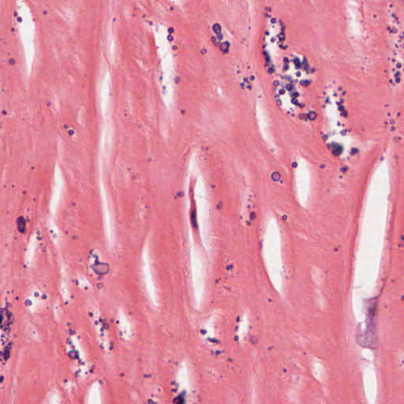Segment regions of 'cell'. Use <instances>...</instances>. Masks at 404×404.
Listing matches in <instances>:
<instances>
[{"label":"cell","mask_w":404,"mask_h":404,"mask_svg":"<svg viewBox=\"0 0 404 404\" xmlns=\"http://www.w3.org/2000/svg\"><path fill=\"white\" fill-rule=\"evenodd\" d=\"M197 223L200 240L204 250L210 254L212 249L211 222H210V206L206 189L203 183H198L194 193Z\"/></svg>","instance_id":"7a4b0ae2"},{"label":"cell","mask_w":404,"mask_h":404,"mask_svg":"<svg viewBox=\"0 0 404 404\" xmlns=\"http://www.w3.org/2000/svg\"><path fill=\"white\" fill-rule=\"evenodd\" d=\"M62 184L57 183L53 190V193L51 197V203H50V210L52 214H55L58 209V206L62 197Z\"/></svg>","instance_id":"8992f818"},{"label":"cell","mask_w":404,"mask_h":404,"mask_svg":"<svg viewBox=\"0 0 404 404\" xmlns=\"http://www.w3.org/2000/svg\"><path fill=\"white\" fill-rule=\"evenodd\" d=\"M284 92H285L284 90H282V91H280V93H282V94H283V93H284Z\"/></svg>","instance_id":"2e32d148"},{"label":"cell","mask_w":404,"mask_h":404,"mask_svg":"<svg viewBox=\"0 0 404 404\" xmlns=\"http://www.w3.org/2000/svg\"><path fill=\"white\" fill-rule=\"evenodd\" d=\"M101 204H102L106 237H107V240L108 242V245L110 246H112L114 243V224H113L112 216H111V210H110L109 204H108L107 196L106 194L104 189L101 190Z\"/></svg>","instance_id":"5b68a950"},{"label":"cell","mask_w":404,"mask_h":404,"mask_svg":"<svg viewBox=\"0 0 404 404\" xmlns=\"http://www.w3.org/2000/svg\"><path fill=\"white\" fill-rule=\"evenodd\" d=\"M213 31L217 34H220V32H221V27H220V25H219V24H215V25H213Z\"/></svg>","instance_id":"8fae6325"},{"label":"cell","mask_w":404,"mask_h":404,"mask_svg":"<svg viewBox=\"0 0 404 404\" xmlns=\"http://www.w3.org/2000/svg\"><path fill=\"white\" fill-rule=\"evenodd\" d=\"M49 227H50V232H51V234L52 236L53 239L55 241L58 240V229H57L56 225L54 223V222L51 221L49 224Z\"/></svg>","instance_id":"9c48e42d"},{"label":"cell","mask_w":404,"mask_h":404,"mask_svg":"<svg viewBox=\"0 0 404 404\" xmlns=\"http://www.w3.org/2000/svg\"><path fill=\"white\" fill-rule=\"evenodd\" d=\"M228 48H229L228 42H225L220 45V49H221L223 51H227V50H228Z\"/></svg>","instance_id":"7c38bea8"},{"label":"cell","mask_w":404,"mask_h":404,"mask_svg":"<svg viewBox=\"0 0 404 404\" xmlns=\"http://www.w3.org/2000/svg\"><path fill=\"white\" fill-rule=\"evenodd\" d=\"M61 293H62V296L64 300L66 302L69 301V299H70V294H69V290L67 288V286L65 282H62L61 284Z\"/></svg>","instance_id":"30bf717a"},{"label":"cell","mask_w":404,"mask_h":404,"mask_svg":"<svg viewBox=\"0 0 404 404\" xmlns=\"http://www.w3.org/2000/svg\"><path fill=\"white\" fill-rule=\"evenodd\" d=\"M190 254L191 269L192 289L195 307L199 309L203 302L205 286V270L202 260L201 253L196 246L193 233L190 229Z\"/></svg>","instance_id":"3957f363"},{"label":"cell","mask_w":404,"mask_h":404,"mask_svg":"<svg viewBox=\"0 0 404 404\" xmlns=\"http://www.w3.org/2000/svg\"><path fill=\"white\" fill-rule=\"evenodd\" d=\"M275 84H276V85H277V84H278V81H275V82H274V85H275Z\"/></svg>","instance_id":"9a60e30c"},{"label":"cell","mask_w":404,"mask_h":404,"mask_svg":"<svg viewBox=\"0 0 404 404\" xmlns=\"http://www.w3.org/2000/svg\"><path fill=\"white\" fill-rule=\"evenodd\" d=\"M295 62H296V63H295V64H296V65H299V60H298V59H295Z\"/></svg>","instance_id":"5bb4252c"},{"label":"cell","mask_w":404,"mask_h":404,"mask_svg":"<svg viewBox=\"0 0 404 404\" xmlns=\"http://www.w3.org/2000/svg\"><path fill=\"white\" fill-rule=\"evenodd\" d=\"M262 255L268 276L276 291L283 293V264L282 258L281 234L279 226L274 216L266 220L262 239Z\"/></svg>","instance_id":"6da1fadb"},{"label":"cell","mask_w":404,"mask_h":404,"mask_svg":"<svg viewBox=\"0 0 404 404\" xmlns=\"http://www.w3.org/2000/svg\"><path fill=\"white\" fill-rule=\"evenodd\" d=\"M142 270L144 284H145L146 290H147V293L148 294V297H149L152 303H153V305H155V306H157L158 298H157V289L155 286L153 273H152L149 253H148V249L147 246L144 248L142 252Z\"/></svg>","instance_id":"277c9868"},{"label":"cell","mask_w":404,"mask_h":404,"mask_svg":"<svg viewBox=\"0 0 404 404\" xmlns=\"http://www.w3.org/2000/svg\"><path fill=\"white\" fill-rule=\"evenodd\" d=\"M37 236L36 234H33L31 238H30V241L29 243H28V246H27V250H26V253H25V264H26L27 265H30L31 264H32V260L34 258V255H35L36 253V250H37Z\"/></svg>","instance_id":"52a82bcc"},{"label":"cell","mask_w":404,"mask_h":404,"mask_svg":"<svg viewBox=\"0 0 404 404\" xmlns=\"http://www.w3.org/2000/svg\"><path fill=\"white\" fill-rule=\"evenodd\" d=\"M248 329H249V319L246 313H244L241 318L240 323L239 325V329H238V336H239L240 340H243L245 338V336L247 334Z\"/></svg>","instance_id":"ba28073f"},{"label":"cell","mask_w":404,"mask_h":404,"mask_svg":"<svg viewBox=\"0 0 404 404\" xmlns=\"http://www.w3.org/2000/svg\"><path fill=\"white\" fill-rule=\"evenodd\" d=\"M316 114L315 112H310L309 114V115H308V118L311 120H314L315 118H316Z\"/></svg>","instance_id":"4fadbf2b"}]
</instances>
